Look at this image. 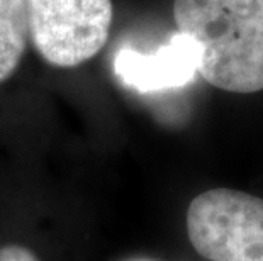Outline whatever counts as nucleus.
I'll use <instances>...</instances> for the list:
<instances>
[{"label":"nucleus","instance_id":"1","mask_svg":"<svg viewBox=\"0 0 263 261\" xmlns=\"http://www.w3.org/2000/svg\"><path fill=\"white\" fill-rule=\"evenodd\" d=\"M173 17L197 46L207 83L233 93L263 90V0H175Z\"/></svg>","mask_w":263,"mask_h":261},{"label":"nucleus","instance_id":"2","mask_svg":"<svg viewBox=\"0 0 263 261\" xmlns=\"http://www.w3.org/2000/svg\"><path fill=\"white\" fill-rule=\"evenodd\" d=\"M194 249L211 261H263V198L214 188L187 209Z\"/></svg>","mask_w":263,"mask_h":261},{"label":"nucleus","instance_id":"3","mask_svg":"<svg viewBox=\"0 0 263 261\" xmlns=\"http://www.w3.org/2000/svg\"><path fill=\"white\" fill-rule=\"evenodd\" d=\"M26 9L36 51L58 68L92 59L109 39L110 0H26Z\"/></svg>","mask_w":263,"mask_h":261},{"label":"nucleus","instance_id":"4","mask_svg":"<svg viewBox=\"0 0 263 261\" xmlns=\"http://www.w3.org/2000/svg\"><path fill=\"white\" fill-rule=\"evenodd\" d=\"M199 49L185 34H175L155 53L124 48L114 58V73L141 93L187 85L197 73Z\"/></svg>","mask_w":263,"mask_h":261},{"label":"nucleus","instance_id":"5","mask_svg":"<svg viewBox=\"0 0 263 261\" xmlns=\"http://www.w3.org/2000/svg\"><path fill=\"white\" fill-rule=\"evenodd\" d=\"M26 0H0V83L15 73L27 43Z\"/></svg>","mask_w":263,"mask_h":261},{"label":"nucleus","instance_id":"6","mask_svg":"<svg viewBox=\"0 0 263 261\" xmlns=\"http://www.w3.org/2000/svg\"><path fill=\"white\" fill-rule=\"evenodd\" d=\"M0 261H41L29 248L19 244H9L0 248Z\"/></svg>","mask_w":263,"mask_h":261}]
</instances>
